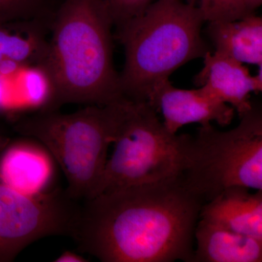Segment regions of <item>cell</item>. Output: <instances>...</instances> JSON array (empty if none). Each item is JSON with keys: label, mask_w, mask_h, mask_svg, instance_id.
Returning <instances> with one entry per match:
<instances>
[{"label": "cell", "mask_w": 262, "mask_h": 262, "mask_svg": "<svg viewBox=\"0 0 262 262\" xmlns=\"http://www.w3.org/2000/svg\"><path fill=\"white\" fill-rule=\"evenodd\" d=\"M72 238L102 262H194L204 203L182 177L104 191L82 201Z\"/></svg>", "instance_id": "obj_1"}, {"label": "cell", "mask_w": 262, "mask_h": 262, "mask_svg": "<svg viewBox=\"0 0 262 262\" xmlns=\"http://www.w3.org/2000/svg\"><path fill=\"white\" fill-rule=\"evenodd\" d=\"M113 27L104 0H63L55 10L45 64L61 106H106L125 98L113 63Z\"/></svg>", "instance_id": "obj_2"}, {"label": "cell", "mask_w": 262, "mask_h": 262, "mask_svg": "<svg viewBox=\"0 0 262 262\" xmlns=\"http://www.w3.org/2000/svg\"><path fill=\"white\" fill-rule=\"evenodd\" d=\"M206 21L194 0H155L139 16L116 28L125 51L120 74L124 97L148 101L155 88L187 62L210 51L201 36Z\"/></svg>", "instance_id": "obj_3"}, {"label": "cell", "mask_w": 262, "mask_h": 262, "mask_svg": "<svg viewBox=\"0 0 262 262\" xmlns=\"http://www.w3.org/2000/svg\"><path fill=\"white\" fill-rule=\"evenodd\" d=\"M122 99L106 106L89 105L75 113L56 110L21 117L13 122V130L42 143L64 176L67 195L76 202L86 201L97 192Z\"/></svg>", "instance_id": "obj_4"}, {"label": "cell", "mask_w": 262, "mask_h": 262, "mask_svg": "<svg viewBox=\"0 0 262 262\" xmlns=\"http://www.w3.org/2000/svg\"><path fill=\"white\" fill-rule=\"evenodd\" d=\"M237 127L220 131L213 125L189 135L181 177L187 189L211 201L227 188L242 186L262 190V115L254 107Z\"/></svg>", "instance_id": "obj_5"}, {"label": "cell", "mask_w": 262, "mask_h": 262, "mask_svg": "<svg viewBox=\"0 0 262 262\" xmlns=\"http://www.w3.org/2000/svg\"><path fill=\"white\" fill-rule=\"evenodd\" d=\"M157 113L147 101L122 99L114 150L95 196L117 188L181 177L189 135L169 132Z\"/></svg>", "instance_id": "obj_6"}, {"label": "cell", "mask_w": 262, "mask_h": 262, "mask_svg": "<svg viewBox=\"0 0 262 262\" xmlns=\"http://www.w3.org/2000/svg\"><path fill=\"white\" fill-rule=\"evenodd\" d=\"M80 206L64 189L46 198L17 192L0 179V262H10L26 248L51 236L72 237Z\"/></svg>", "instance_id": "obj_7"}, {"label": "cell", "mask_w": 262, "mask_h": 262, "mask_svg": "<svg viewBox=\"0 0 262 262\" xmlns=\"http://www.w3.org/2000/svg\"><path fill=\"white\" fill-rule=\"evenodd\" d=\"M60 171L53 155L37 139L0 137V179L17 192L33 198L61 192Z\"/></svg>", "instance_id": "obj_8"}, {"label": "cell", "mask_w": 262, "mask_h": 262, "mask_svg": "<svg viewBox=\"0 0 262 262\" xmlns=\"http://www.w3.org/2000/svg\"><path fill=\"white\" fill-rule=\"evenodd\" d=\"M56 83L47 66L8 63L0 66V115L12 121L59 110Z\"/></svg>", "instance_id": "obj_9"}, {"label": "cell", "mask_w": 262, "mask_h": 262, "mask_svg": "<svg viewBox=\"0 0 262 262\" xmlns=\"http://www.w3.org/2000/svg\"><path fill=\"white\" fill-rule=\"evenodd\" d=\"M147 102L157 113H162L164 125L171 134H177L181 127L194 122L201 126L211 125V122L227 126L234 115L232 106L222 102L203 88L179 89L169 80L155 88Z\"/></svg>", "instance_id": "obj_10"}, {"label": "cell", "mask_w": 262, "mask_h": 262, "mask_svg": "<svg viewBox=\"0 0 262 262\" xmlns=\"http://www.w3.org/2000/svg\"><path fill=\"white\" fill-rule=\"evenodd\" d=\"M203 58L204 67L194 78L196 85L232 106L239 117L249 112L253 106L251 93L262 90L261 67L257 75L251 76L242 63L216 52L208 51Z\"/></svg>", "instance_id": "obj_11"}, {"label": "cell", "mask_w": 262, "mask_h": 262, "mask_svg": "<svg viewBox=\"0 0 262 262\" xmlns=\"http://www.w3.org/2000/svg\"><path fill=\"white\" fill-rule=\"evenodd\" d=\"M201 220L262 241V190L227 188L201 207Z\"/></svg>", "instance_id": "obj_12"}, {"label": "cell", "mask_w": 262, "mask_h": 262, "mask_svg": "<svg viewBox=\"0 0 262 262\" xmlns=\"http://www.w3.org/2000/svg\"><path fill=\"white\" fill-rule=\"evenodd\" d=\"M194 262H261L262 241L201 220Z\"/></svg>", "instance_id": "obj_13"}, {"label": "cell", "mask_w": 262, "mask_h": 262, "mask_svg": "<svg viewBox=\"0 0 262 262\" xmlns=\"http://www.w3.org/2000/svg\"><path fill=\"white\" fill-rule=\"evenodd\" d=\"M216 53L239 63L262 65V19L254 13L236 20L210 22Z\"/></svg>", "instance_id": "obj_14"}, {"label": "cell", "mask_w": 262, "mask_h": 262, "mask_svg": "<svg viewBox=\"0 0 262 262\" xmlns=\"http://www.w3.org/2000/svg\"><path fill=\"white\" fill-rule=\"evenodd\" d=\"M51 20H0V66L46 63Z\"/></svg>", "instance_id": "obj_15"}, {"label": "cell", "mask_w": 262, "mask_h": 262, "mask_svg": "<svg viewBox=\"0 0 262 262\" xmlns=\"http://www.w3.org/2000/svg\"><path fill=\"white\" fill-rule=\"evenodd\" d=\"M48 0H0V20H51Z\"/></svg>", "instance_id": "obj_16"}, {"label": "cell", "mask_w": 262, "mask_h": 262, "mask_svg": "<svg viewBox=\"0 0 262 262\" xmlns=\"http://www.w3.org/2000/svg\"><path fill=\"white\" fill-rule=\"evenodd\" d=\"M205 20H236L249 15L242 0H198Z\"/></svg>", "instance_id": "obj_17"}, {"label": "cell", "mask_w": 262, "mask_h": 262, "mask_svg": "<svg viewBox=\"0 0 262 262\" xmlns=\"http://www.w3.org/2000/svg\"><path fill=\"white\" fill-rule=\"evenodd\" d=\"M155 0H104L116 28L144 13Z\"/></svg>", "instance_id": "obj_18"}, {"label": "cell", "mask_w": 262, "mask_h": 262, "mask_svg": "<svg viewBox=\"0 0 262 262\" xmlns=\"http://www.w3.org/2000/svg\"><path fill=\"white\" fill-rule=\"evenodd\" d=\"M55 262H86L89 261L82 253L75 251H65L61 253L58 257L53 260Z\"/></svg>", "instance_id": "obj_19"}, {"label": "cell", "mask_w": 262, "mask_h": 262, "mask_svg": "<svg viewBox=\"0 0 262 262\" xmlns=\"http://www.w3.org/2000/svg\"><path fill=\"white\" fill-rule=\"evenodd\" d=\"M242 1L249 14L254 13L255 10L257 9L262 3V0H242Z\"/></svg>", "instance_id": "obj_20"}]
</instances>
